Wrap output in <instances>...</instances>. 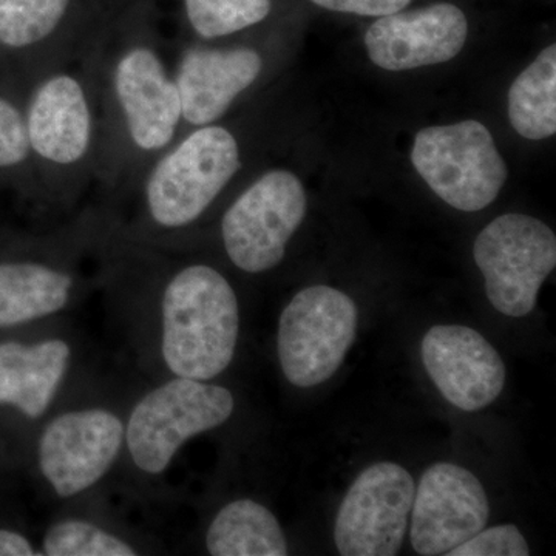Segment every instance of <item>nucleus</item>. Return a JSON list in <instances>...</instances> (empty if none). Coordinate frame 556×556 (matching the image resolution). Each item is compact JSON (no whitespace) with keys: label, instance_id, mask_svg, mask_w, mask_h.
I'll return each mask as SVG.
<instances>
[{"label":"nucleus","instance_id":"39448f33","mask_svg":"<svg viewBox=\"0 0 556 556\" xmlns=\"http://www.w3.org/2000/svg\"><path fill=\"white\" fill-rule=\"evenodd\" d=\"M233 408L228 388L175 376L135 405L126 428L131 460L150 477L164 473L185 442L225 424Z\"/></svg>","mask_w":556,"mask_h":556},{"label":"nucleus","instance_id":"b1692460","mask_svg":"<svg viewBox=\"0 0 556 556\" xmlns=\"http://www.w3.org/2000/svg\"><path fill=\"white\" fill-rule=\"evenodd\" d=\"M526 538L517 526L506 525L482 529L466 543L448 552V556H527Z\"/></svg>","mask_w":556,"mask_h":556},{"label":"nucleus","instance_id":"1a4fd4ad","mask_svg":"<svg viewBox=\"0 0 556 556\" xmlns=\"http://www.w3.org/2000/svg\"><path fill=\"white\" fill-rule=\"evenodd\" d=\"M473 257L484 276L485 294L497 313L525 317L556 266V237L541 219L506 214L475 240Z\"/></svg>","mask_w":556,"mask_h":556},{"label":"nucleus","instance_id":"393cba45","mask_svg":"<svg viewBox=\"0 0 556 556\" xmlns=\"http://www.w3.org/2000/svg\"><path fill=\"white\" fill-rule=\"evenodd\" d=\"M325 10L356 16L382 17L407 9L412 0H311Z\"/></svg>","mask_w":556,"mask_h":556},{"label":"nucleus","instance_id":"6e6552de","mask_svg":"<svg viewBox=\"0 0 556 556\" xmlns=\"http://www.w3.org/2000/svg\"><path fill=\"white\" fill-rule=\"evenodd\" d=\"M357 308L339 289H302L278 321V361L285 378L299 388L320 386L338 371L353 345Z\"/></svg>","mask_w":556,"mask_h":556},{"label":"nucleus","instance_id":"f8f14e48","mask_svg":"<svg viewBox=\"0 0 556 556\" xmlns=\"http://www.w3.org/2000/svg\"><path fill=\"white\" fill-rule=\"evenodd\" d=\"M412 546L424 556L447 555L486 526L484 486L467 468L441 463L420 478L413 501Z\"/></svg>","mask_w":556,"mask_h":556},{"label":"nucleus","instance_id":"423d86ee","mask_svg":"<svg viewBox=\"0 0 556 556\" xmlns=\"http://www.w3.org/2000/svg\"><path fill=\"white\" fill-rule=\"evenodd\" d=\"M412 163L439 199L463 212L490 206L508 178L495 139L475 119L417 131Z\"/></svg>","mask_w":556,"mask_h":556},{"label":"nucleus","instance_id":"0eeeda50","mask_svg":"<svg viewBox=\"0 0 556 556\" xmlns=\"http://www.w3.org/2000/svg\"><path fill=\"white\" fill-rule=\"evenodd\" d=\"M308 199L294 172L269 169L241 190L222 218V241L233 266L262 274L283 262Z\"/></svg>","mask_w":556,"mask_h":556},{"label":"nucleus","instance_id":"f3484780","mask_svg":"<svg viewBox=\"0 0 556 556\" xmlns=\"http://www.w3.org/2000/svg\"><path fill=\"white\" fill-rule=\"evenodd\" d=\"M70 356L68 343L61 339L31 345L0 343V405L38 419L56 396L67 375Z\"/></svg>","mask_w":556,"mask_h":556},{"label":"nucleus","instance_id":"4468645a","mask_svg":"<svg viewBox=\"0 0 556 556\" xmlns=\"http://www.w3.org/2000/svg\"><path fill=\"white\" fill-rule=\"evenodd\" d=\"M467 36L464 11L441 2L379 17L365 35V47L379 68L407 72L455 60Z\"/></svg>","mask_w":556,"mask_h":556},{"label":"nucleus","instance_id":"dca6fc26","mask_svg":"<svg viewBox=\"0 0 556 556\" xmlns=\"http://www.w3.org/2000/svg\"><path fill=\"white\" fill-rule=\"evenodd\" d=\"M75 2L0 0V47L27 61L30 87L47 73L83 60L93 43L72 24Z\"/></svg>","mask_w":556,"mask_h":556},{"label":"nucleus","instance_id":"20e7f679","mask_svg":"<svg viewBox=\"0 0 556 556\" xmlns=\"http://www.w3.org/2000/svg\"><path fill=\"white\" fill-rule=\"evenodd\" d=\"M243 167L240 139L217 123L186 129L150 164L135 192L152 228H192Z\"/></svg>","mask_w":556,"mask_h":556},{"label":"nucleus","instance_id":"5701e85b","mask_svg":"<svg viewBox=\"0 0 556 556\" xmlns=\"http://www.w3.org/2000/svg\"><path fill=\"white\" fill-rule=\"evenodd\" d=\"M21 169L35 175L24 108L0 94V172Z\"/></svg>","mask_w":556,"mask_h":556},{"label":"nucleus","instance_id":"aec40b11","mask_svg":"<svg viewBox=\"0 0 556 556\" xmlns=\"http://www.w3.org/2000/svg\"><path fill=\"white\" fill-rule=\"evenodd\" d=\"M508 119L522 138L540 141L556 131V46L538 54L508 90Z\"/></svg>","mask_w":556,"mask_h":556},{"label":"nucleus","instance_id":"7ed1b4c3","mask_svg":"<svg viewBox=\"0 0 556 556\" xmlns=\"http://www.w3.org/2000/svg\"><path fill=\"white\" fill-rule=\"evenodd\" d=\"M239 332V299L219 270L188 263L170 274L161 298V353L172 375L217 378L232 362Z\"/></svg>","mask_w":556,"mask_h":556},{"label":"nucleus","instance_id":"6ab92c4d","mask_svg":"<svg viewBox=\"0 0 556 556\" xmlns=\"http://www.w3.org/2000/svg\"><path fill=\"white\" fill-rule=\"evenodd\" d=\"M207 552L214 556H285L288 543L273 511L252 500L229 503L208 526Z\"/></svg>","mask_w":556,"mask_h":556},{"label":"nucleus","instance_id":"9d476101","mask_svg":"<svg viewBox=\"0 0 556 556\" xmlns=\"http://www.w3.org/2000/svg\"><path fill=\"white\" fill-rule=\"evenodd\" d=\"M415 501V482L394 463L372 464L343 497L334 541L343 556H394L401 552Z\"/></svg>","mask_w":556,"mask_h":556},{"label":"nucleus","instance_id":"412c9836","mask_svg":"<svg viewBox=\"0 0 556 556\" xmlns=\"http://www.w3.org/2000/svg\"><path fill=\"white\" fill-rule=\"evenodd\" d=\"M197 38H229L262 24L273 11L270 0H182Z\"/></svg>","mask_w":556,"mask_h":556},{"label":"nucleus","instance_id":"4be33fe9","mask_svg":"<svg viewBox=\"0 0 556 556\" xmlns=\"http://www.w3.org/2000/svg\"><path fill=\"white\" fill-rule=\"evenodd\" d=\"M42 555L49 556H134L137 551L119 536L93 522L65 519L47 530Z\"/></svg>","mask_w":556,"mask_h":556},{"label":"nucleus","instance_id":"a211bd4d","mask_svg":"<svg viewBox=\"0 0 556 556\" xmlns=\"http://www.w3.org/2000/svg\"><path fill=\"white\" fill-rule=\"evenodd\" d=\"M75 285V276L62 266L36 260L0 262V328L60 313Z\"/></svg>","mask_w":556,"mask_h":556},{"label":"nucleus","instance_id":"a878e982","mask_svg":"<svg viewBox=\"0 0 556 556\" xmlns=\"http://www.w3.org/2000/svg\"><path fill=\"white\" fill-rule=\"evenodd\" d=\"M36 552L31 541L14 530L0 529V556H33Z\"/></svg>","mask_w":556,"mask_h":556},{"label":"nucleus","instance_id":"f03ea898","mask_svg":"<svg viewBox=\"0 0 556 556\" xmlns=\"http://www.w3.org/2000/svg\"><path fill=\"white\" fill-rule=\"evenodd\" d=\"M24 113L35 178L50 199L78 195L97 181L100 105L84 60L36 80L28 89Z\"/></svg>","mask_w":556,"mask_h":556},{"label":"nucleus","instance_id":"2eb2a0df","mask_svg":"<svg viewBox=\"0 0 556 556\" xmlns=\"http://www.w3.org/2000/svg\"><path fill=\"white\" fill-rule=\"evenodd\" d=\"M422 361L442 396L464 412L493 404L506 383V365L492 343L459 325H439L422 340Z\"/></svg>","mask_w":556,"mask_h":556},{"label":"nucleus","instance_id":"ddd939ff","mask_svg":"<svg viewBox=\"0 0 556 556\" xmlns=\"http://www.w3.org/2000/svg\"><path fill=\"white\" fill-rule=\"evenodd\" d=\"M265 68L262 51L251 46L189 43L178 50L174 72L185 130L225 118L241 94L257 84Z\"/></svg>","mask_w":556,"mask_h":556},{"label":"nucleus","instance_id":"f257e3e1","mask_svg":"<svg viewBox=\"0 0 556 556\" xmlns=\"http://www.w3.org/2000/svg\"><path fill=\"white\" fill-rule=\"evenodd\" d=\"M101 118L97 181L129 193L161 153L185 131L174 62L137 22H110L84 54Z\"/></svg>","mask_w":556,"mask_h":556},{"label":"nucleus","instance_id":"9b49d317","mask_svg":"<svg viewBox=\"0 0 556 556\" xmlns=\"http://www.w3.org/2000/svg\"><path fill=\"white\" fill-rule=\"evenodd\" d=\"M126 427L104 408L78 409L54 417L39 439V470L60 497L91 489L115 464Z\"/></svg>","mask_w":556,"mask_h":556}]
</instances>
